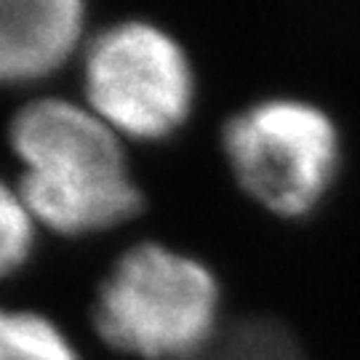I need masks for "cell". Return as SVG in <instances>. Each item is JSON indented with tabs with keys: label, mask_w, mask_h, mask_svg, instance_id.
<instances>
[{
	"label": "cell",
	"mask_w": 360,
	"mask_h": 360,
	"mask_svg": "<svg viewBox=\"0 0 360 360\" xmlns=\"http://www.w3.org/2000/svg\"><path fill=\"white\" fill-rule=\"evenodd\" d=\"M221 155L240 193L294 221L326 203L342 174V131L331 110L296 94L243 104L221 123Z\"/></svg>",
	"instance_id": "3"
},
{
	"label": "cell",
	"mask_w": 360,
	"mask_h": 360,
	"mask_svg": "<svg viewBox=\"0 0 360 360\" xmlns=\"http://www.w3.org/2000/svg\"><path fill=\"white\" fill-rule=\"evenodd\" d=\"M224 285L206 259L166 240L123 248L96 285L91 323L104 347L136 360H190L217 336Z\"/></svg>",
	"instance_id": "2"
},
{
	"label": "cell",
	"mask_w": 360,
	"mask_h": 360,
	"mask_svg": "<svg viewBox=\"0 0 360 360\" xmlns=\"http://www.w3.org/2000/svg\"><path fill=\"white\" fill-rule=\"evenodd\" d=\"M83 0H0V86L51 77L86 43Z\"/></svg>",
	"instance_id": "5"
},
{
	"label": "cell",
	"mask_w": 360,
	"mask_h": 360,
	"mask_svg": "<svg viewBox=\"0 0 360 360\" xmlns=\"http://www.w3.org/2000/svg\"><path fill=\"white\" fill-rule=\"evenodd\" d=\"M80 91L83 104L126 144H155L190 123L198 75L181 38L160 22L129 16L86 38Z\"/></svg>",
	"instance_id": "4"
},
{
	"label": "cell",
	"mask_w": 360,
	"mask_h": 360,
	"mask_svg": "<svg viewBox=\"0 0 360 360\" xmlns=\"http://www.w3.org/2000/svg\"><path fill=\"white\" fill-rule=\"evenodd\" d=\"M16 187L38 227L59 238L120 230L144 211L129 144L77 99L43 94L8 120Z\"/></svg>",
	"instance_id": "1"
},
{
	"label": "cell",
	"mask_w": 360,
	"mask_h": 360,
	"mask_svg": "<svg viewBox=\"0 0 360 360\" xmlns=\"http://www.w3.org/2000/svg\"><path fill=\"white\" fill-rule=\"evenodd\" d=\"M0 360H83V355L49 312L0 304Z\"/></svg>",
	"instance_id": "6"
},
{
	"label": "cell",
	"mask_w": 360,
	"mask_h": 360,
	"mask_svg": "<svg viewBox=\"0 0 360 360\" xmlns=\"http://www.w3.org/2000/svg\"><path fill=\"white\" fill-rule=\"evenodd\" d=\"M38 232V221L19 187L0 176V281H8L30 264L35 257Z\"/></svg>",
	"instance_id": "7"
}]
</instances>
